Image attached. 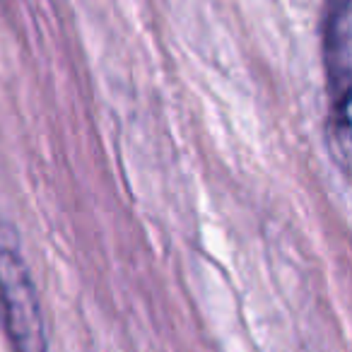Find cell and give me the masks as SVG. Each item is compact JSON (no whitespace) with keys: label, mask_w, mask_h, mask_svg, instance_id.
<instances>
[{"label":"cell","mask_w":352,"mask_h":352,"mask_svg":"<svg viewBox=\"0 0 352 352\" xmlns=\"http://www.w3.org/2000/svg\"><path fill=\"white\" fill-rule=\"evenodd\" d=\"M0 299L17 352H49L36 287L20 254L17 232L6 222H0Z\"/></svg>","instance_id":"6da1fadb"},{"label":"cell","mask_w":352,"mask_h":352,"mask_svg":"<svg viewBox=\"0 0 352 352\" xmlns=\"http://www.w3.org/2000/svg\"><path fill=\"white\" fill-rule=\"evenodd\" d=\"M323 58L328 78V138L333 157L347 169L350 157V80H352V49H350V0H328L326 34H323Z\"/></svg>","instance_id":"7a4b0ae2"}]
</instances>
